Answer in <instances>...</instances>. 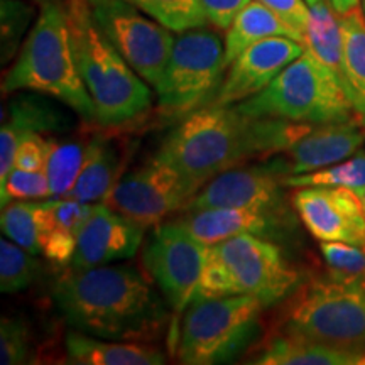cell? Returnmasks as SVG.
<instances>
[{"label":"cell","instance_id":"cell-42","mask_svg":"<svg viewBox=\"0 0 365 365\" xmlns=\"http://www.w3.org/2000/svg\"><path fill=\"white\" fill-rule=\"evenodd\" d=\"M318 2H322V0H307V4H308L309 7H312V6H317Z\"/></svg>","mask_w":365,"mask_h":365},{"label":"cell","instance_id":"cell-23","mask_svg":"<svg viewBox=\"0 0 365 365\" xmlns=\"http://www.w3.org/2000/svg\"><path fill=\"white\" fill-rule=\"evenodd\" d=\"M122 161L115 145L102 137L88 140V156L83 164L78 180L65 198L81 203L105 202L113 186L120 180Z\"/></svg>","mask_w":365,"mask_h":365},{"label":"cell","instance_id":"cell-34","mask_svg":"<svg viewBox=\"0 0 365 365\" xmlns=\"http://www.w3.org/2000/svg\"><path fill=\"white\" fill-rule=\"evenodd\" d=\"M51 198V186L44 171H24L14 168L6 185L0 186L2 207L11 200H46Z\"/></svg>","mask_w":365,"mask_h":365},{"label":"cell","instance_id":"cell-37","mask_svg":"<svg viewBox=\"0 0 365 365\" xmlns=\"http://www.w3.org/2000/svg\"><path fill=\"white\" fill-rule=\"evenodd\" d=\"M257 2L271 9L282 21H286L287 24L293 26L298 33L304 36L309 16H312V7L308 6L307 0H257Z\"/></svg>","mask_w":365,"mask_h":365},{"label":"cell","instance_id":"cell-29","mask_svg":"<svg viewBox=\"0 0 365 365\" xmlns=\"http://www.w3.org/2000/svg\"><path fill=\"white\" fill-rule=\"evenodd\" d=\"M39 271L41 266L34 254L11 239L0 240V291L4 294L22 293L38 279Z\"/></svg>","mask_w":365,"mask_h":365},{"label":"cell","instance_id":"cell-4","mask_svg":"<svg viewBox=\"0 0 365 365\" xmlns=\"http://www.w3.org/2000/svg\"><path fill=\"white\" fill-rule=\"evenodd\" d=\"M73 53L93 100L100 125H122L153 105L149 83L140 78L95 24L90 0H66Z\"/></svg>","mask_w":365,"mask_h":365},{"label":"cell","instance_id":"cell-17","mask_svg":"<svg viewBox=\"0 0 365 365\" xmlns=\"http://www.w3.org/2000/svg\"><path fill=\"white\" fill-rule=\"evenodd\" d=\"M365 130L357 120L313 124L274 161L282 175H304L345 161L362 149Z\"/></svg>","mask_w":365,"mask_h":365},{"label":"cell","instance_id":"cell-13","mask_svg":"<svg viewBox=\"0 0 365 365\" xmlns=\"http://www.w3.org/2000/svg\"><path fill=\"white\" fill-rule=\"evenodd\" d=\"M291 202L317 240L365 249V210L355 191L344 186H301Z\"/></svg>","mask_w":365,"mask_h":365},{"label":"cell","instance_id":"cell-43","mask_svg":"<svg viewBox=\"0 0 365 365\" xmlns=\"http://www.w3.org/2000/svg\"><path fill=\"white\" fill-rule=\"evenodd\" d=\"M360 200H362V205H364V210H365V191L362 195H360Z\"/></svg>","mask_w":365,"mask_h":365},{"label":"cell","instance_id":"cell-18","mask_svg":"<svg viewBox=\"0 0 365 365\" xmlns=\"http://www.w3.org/2000/svg\"><path fill=\"white\" fill-rule=\"evenodd\" d=\"M282 215L284 213L249 208H202L186 210L185 215L175 222L186 228L196 240L213 245L244 234L276 235L281 228Z\"/></svg>","mask_w":365,"mask_h":365},{"label":"cell","instance_id":"cell-41","mask_svg":"<svg viewBox=\"0 0 365 365\" xmlns=\"http://www.w3.org/2000/svg\"><path fill=\"white\" fill-rule=\"evenodd\" d=\"M31 2L39 4V6H46V4H49V2H56V0H31Z\"/></svg>","mask_w":365,"mask_h":365},{"label":"cell","instance_id":"cell-16","mask_svg":"<svg viewBox=\"0 0 365 365\" xmlns=\"http://www.w3.org/2000/svg\"><path fill=\"white\" fill-rule=\"evenodd\" d=\"M144 227L115 212L107 203H95L81 228L71 269H90L134 257L143 244Z\"/></svg>","mask_w":365,"mask_h":365},{"label":"cell","instance_id":"cell-15","mask_svg":"<svg viewBox=\"0 0 365 365\" xmlns=\"http://www.w3.org/2000/svg\"><path fill=\"white\" fill-rule=\"evenodd\" d=\"M304 49L307 46L303 43L284 36L250 46L228 65L225 78L208 105H237L261 93Z\"/></svg>","mask_w":365,"mask_h":365},{"label":"cell","instance_id":"cell-30","mask_svg":"<svg viewBox=\"0 0 365 365\" xmlns=\"http://www.w3.org/2000/svg\"><path fill=\"white\" fill-rule=\"evenodd\" d=\"M0 227L4 235L27 252L38 255L43 254L39 244V228H38V203L16 200L2 207Z\"/></svg>","mask_w":365,"mask_h":365},{"label":"cell","instance_id":"cell-22","mask_svg":"<svg viewBox=\"0 0 365 365\" xmlns=\"http://www.w3.org/2000/svg\"><path fill=\"white\" fill-rule=\"evenodd\" d=\"M277 36L293 38L304 44V36L298 33L293 26L282 21L277 14H274L264 4L257 2V0H250L225 31L227 68L250 46L261 43L264 39L277 38Z\"/></svg>","mask_w":365,"mask_h":365},{"label":"cell","instance_id":"cell-3","mask_svg":"<svg viewBox=\"0 0 365 365\" xmlns=\"http://www.w3.org/2000/svg\"><path fill=\"white\" fill-rule=\"evenodd\" d=\"M31 90L65 103L85 122L97 120L93 100L81 80L73 53L66 2L41 9L33 29L2 80L4 93Z\"/></svg>","mask_w":365,"mask_h":365},{"label":"cell","instance_id":"cell-39","mask_svg":"<svg viewBox=\"0 0 365 365\" xmlns=\"http://www.w3.org/2000/svg\"><path fill=\"white\" fill-rule=\"evenodd\" d=\"M22 137L24 134L17 127L4 122L2 130H0V186L6 185L9 175L14 170L17 148H19Z\"/></svg>","mask_w":365,"mask_h":365},{"label":"cell","instance_id":"cell-33","mask_svg":"<svg viewBox=\"0 0 365 365\" xmlns=\"http://www.w3.org/2000/svg\"><path fill=\"white\" fill-rule=\"evenodd\" d=\"M33 19V6L22 0H2V65L19 51L21 41Z\"/></svg>","mask_w":365,"mask_h":365},{"label":"cell","instance_id":"cell-8","mask_svg":"<svg viewBox=\"0 0 365 365\" xmlns=\"http://www.w3.org/2000/svg\"><path fill=\"white\" fill-rule=\"evenodd\" d=\"M266 304L254 296H227L191 303L176 345L186 365L228 362L252 340Z\"/></svg>","mask_w":365,"mask_h":365},{"label":"cell","instance_id":"cell-5","mask_svg":"<svg viewBox=\"0 0 365 365\" xmlns=\"http://www.w3.org/2000/svg\"><path fill=\"white\" fill-rule=\"evenodd\" d=\"M301 282L303 274L274 242L244 234L208 245L191 303L245 294L262 301L267 308L293 294Z\"/></svg>","mask_w":365,"mask_h":365},{"label":"cell","instance_id":"cell-11","mask_svg":"<svg viewBox=\"0 0 365 365\" xmlns=\"http://www.w3.org/2000/svg\"><path fill=\"white\" fill-rule=\"evenodd\" d=\"M198 191L188 178L156 156L145 166L122 176L103 203L148 228L161 225L173 212L188 208Z\"/></svg>","mask_w":365,"mask_h":365},{"label":"cell","instance_id":"cell-35","mask_svg":"<svg viewBox=\"0 0 365 365\" xmlns=\"http://www.w3.org/2000/svg\"><path fill=\"white\" fill-rule=\"evenodd\" d=\"M29 346V330L26 323L21 318L4 317L0 322V364H26Z\"/></svg>","mask_w":365,"mask_h":365},{"label":"cell","instance_id":"cell-27","mask_svg":"<svg viewBox=\"0 0 365 365\" xmlns=\"http://www.w3.org/2000/svg\"><path fill=\"white\" fill-rule=\"evenodd\" d=\"M282 185L289 188L301 186H344L357 193L365 191V150L360 149L354 156L331 166L304 175H289L282 178Z\"/></svg>","mask_w":365,"mask_h":365},{"label":"cell","instance_id":"cell-36","mask_svg":"<svg viewBox=\"0 0 365 365\" xmlns=\"http://www.w3.org/2000/svg\"><path fill=\"white\" fill-rule=\"evenodd\" d=\"M49 139H46L39 132H27L21 139L17 148L16 163L14 168L24 171H44L48 164Z\"/></svg>","mask_w":365,"mask_h":365},{"label":"cell","instance_id":"cell-28","mask_svg":"<svg viewBox=\"0 0 365 365\" xmlns=\"http://www.w3.org/2000/svg\"><path fill=\"white\" fill-rule=\"evenodd\" d=\"M175 34L208 24L202 0H125Z\"/></svg>","mask_w":365,"mask_h":365},{"label":"cell","instance_id":"cell-20","mask_svg":"<svg viewBox=\"0 0 365 365\" xmlns=\"http://www.w3.org/2000/svg\"><path fill=\"white\" fill-rule=\"evenodd\" d=\"M66 357L76 365H161L163 352L144 341L105 340L83 331H70L65 339Z\"/></svg>","mask_w":365,"mask_h":365},{"label":"cell","instance_id":"cell-9","mask_svg":"<svg viewBox=\"0 0 365 365\" xmlns=\"http://www.w3.org/2000/svg\"><path fill=\"white\" fill-rule=\"evenodd\" d=\"M225 43L207 27L180 33L161 80L154 86L158 108L170 118H185L215 98L223 81Z\"/></svg>","mask_w":365,"mask_h":365},{"label":"cell","instance_id":"cell-40","mask_svg":"<svg viewBox=\"0 0 365 365\" xmlns=\"http://www.w3.org/2000/svg\"><path fill=\"white\" fill-rule=\"evenodd\" d=\"M333 9H335L336 14H346L350 12L355 7H360V0H330Z\"/></svg>","mask_w":365,"mask_h":365},{"label":"cell","instance_id":"cell-25","mask_svg":"<svg viewBox=\"0 0 365 365\" xmlns=\"http://www.w3.org/2000/svg\"><path fill=\"white\" fill-rule=\"evenodd\" d=\"M304 46L335 73L346 90L340 19L330 0H322L312 6V16L304 31Z\"/></svg>","mask_w":365,"mask_h":365},{"label":"cell","instance_id":"cell-19","mask_svg":"<svg viewBox=\"0 0 365 365\" xmlns=\"http://www.w3.org/2000/svg\"><path fill=\"white\" fill-rule=\"evenodd\" d=\"M93 205L71 198H48L38 203L39 244L48 261L56 266L71 262L80 232Z\"/></svg>","mask_w":365,"mask_h":365},{"label":"cell","instance_id":"cell-31","mask_svg":"<svg viewBox=\"0 0 365 365\" xmlns=\"http://www.w3.org/2000/svg\"><path fill=\"white\" fill-rule=\"evenodd\" d=\"M9 124L17 127L22 134L27 132L63 130L66 118L51 103L33 97L16 98L9 105Z\"/></svg>","mask_w":365,"mask_h":365},{"label":"cell","instance_id":"cell-24","mask_svg":"<svg viewBox=\"0 0 365 365\" xmlns=\"http://www.w3.org/2000/svg\"><path fill=\"white\" fill-rule=\"evenodd\" d=\"M339 19L346 93L354 105L359 125L365 130V14L362 7H355L346 14H339Z\"/></svg>","mask_w":365,"mask_h":365},{"label":"cell","instance_id":"cell-1","mask_svg":"<svg viewBox=\"0 0 365 365\" xmlns=\"http://www.w3.org/2000/svg\"><path fill=\"white\" fill-rule=\"evenodd\" d=\"M313 124L255 117L239 105H205L181 118L156 156L200 190L213 178L254 158H276Z\"/></svg>","mask_w":365,"mask_h":365},{"label":"cell","instance_id":"cell-2","mask_svg":"<svg viewBox=\"0 0 365 365\" xmlns=\"http://www.w3.org/2000/svg\"><path fill=\"white\" fill-rule=\"evenodd\" d=\"M53 299L73 328L105 340L148 344L168 322L161 296L130 266L70 269L54 282Z\"/></svg>","mask_w":365,"mask_h":365},{"label":"cell","instance_id":"cell-6","mask_svg":"<svg viewBox=\"0 0 365 365\" xmlns=\"http://www.w3.org/2000/svg\"><path fill=\"white\" fill-rule=\"evenodd\" d=\"M237 105L249 115L299 124L357 120L341 81L309 49L289 63L261 93Z\"/></svg>","mask_w":365,"mask_h":365},{"label":"cell","instance_id":"cell-32","mask_svg":"<svg viewBox=\"0 0 365 365\" xmlns=\"http://www.w3.org/2000/svg\"><path fill=\"white\" fill-rule=\"evenodd\" d=\"M319 249L331 277L365 287V249L344 242H322Z\"/></svg>","mask_w":365,"mask_h":365},{"label":"cell","instance_id":"cell-10","mask_svg":"<svg viewBox=\"0 0 365 365\" xmlns=\"http://www.w3.org/2000/svg\"><path fill=\"white\" fill-rule=\"evenodd\" d=\"M95 24L140 78L161 80L176 36L125 0H90Z\"/></svg>","mask_w":365,"mask_h":365},{"label":"cell","instance_id":"cell-38","mask_svg":"<svg viewBox=\"0 0 365 365\" xmlns=\"http://www.w3.org/2000/svg\"><path fill=\"white\" fill-rule=\"evenodd\" d=\"M249 2L250 0H202L208 24L217 31H227Z\"/></svg>","mask_w":365,"mask_h":365},{"label":"cell","instance_id":"cell-12","mask_svg":"<svg viewBox=\"0 0 365 365\" xmlns=\"http://www.w3.org/2000/svg\"><path fill=\"white\" fill-rule=\"evenodd\" d=\"M207 249L176 222L156 225L144 250V264L176 313L186 312L202 277Z\"/></svg>","mask_w":365,"mask_h":365},{"label":"cell","instance_id":"cell-7","mask_svg":"<svg viewBox=\"0 0 365 365\" xmlns=\"http://www.w3.org/2000/svg\"><path fill=\"white\" fill-rule=\"evenodd\" d=\"M282 333L365 352V287L345 284L328 272L301 282L286 309Z\"/></svg>","mask_w":365,"mask_h":365},{"label":"cell","instance_id":"cell-44","mask_svg":"<svg viewBox=\"0 0 365 365\" xmlns=\"http://www.w3.org/2000/svg\"><path fill=\"white\" fill-rule=\"evenodd\" d=\"M362 11H364V14H365V0H362Z\"/></svg>","mask_w":365,"mask_h":365},{"label":"cell","instance_id":"cell-14","mask_svg":"<svg viewBox=\"0 0 365 365\" xmlns=\"http://www.w3.org/2000/svg\"><path fill=\"white\" fill-rule=\"evenodd\" d=\"M282 178L276 161L266 166L234 168L210 180L186 210L249 208L284 213Z\"/></svg>","mask_w":365,"mask_h":365},{"label":"cell","instance_id":"cell-26","mask_svg":"<svg viewBox=\"0 0 365 365\" xmlns=\"http://www.w3.org/2000/svg\"><path fill=\"white\" fill-rule=\"evenodd\" d=\"M86 156H88V143L80 144L75 140L58 143L49 139L46 175L51 186V198H65L70 193L83 170Z\"/></svg>","mask_w":365,"mask_h":365},{"label":"cell","instance_id":"cell-21","mask_svg":"<svg viewBox=\"0 0 365 365\" xmlns=\"http://www.w3.org/2000/svg\"><path fill=\"white\" fill-rule=\"evenodd\" d=\"M255 365H365L362 350H345L281 333L252 360Z\"/></svg>","mask_w":365,"mask_h":365}]
</instances>
